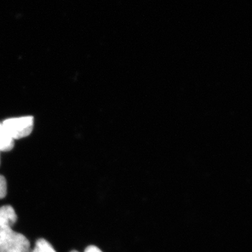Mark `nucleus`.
I'll return each mask as SVG.
<instances>
[{
	"label": "nucleus",
	"instance_id": "nucleus-2",
	"mask_svg": "<svg viewBox=\"0 0 252 252\" xmlns=\"http://www.w3.org/2000/svg\"><path fill=\"white\" fill-rule=\"evenodd\" d=\"M1 124L14 140H19L31 135L34 127V118L31 116L10 118Z\"/></svg>",
	"mask_w": 252,
	"mask_h": 252
},
{
	"label": "nucleus",
	"instance_id": "nucleus-4",
	"mask_svg": "<svg viewBox=\"0 0 252 252\" xmlns=\"http://www.w3.org/2000/svg\"><path fill=\"white\" fill-rule=\"evenodd\" d=\"M14 147V140L0 123V152H9Z\"/></svg>",
	"mask_w": 252,
	"mask_h": 252
},
{
	"label": "nucleus",
	"instance_id": "nucleus-5",
	"mask_svg": "<svg viewBox=\"0 0 252 252\" xmlns=\"http://www.w3.org/2000/svg\"><path fill=\"white\" fill-rule=\"evenodd\" d=\"M31 252H56V251L47 240L41 238L36 242L35 248Z\"/></svg>",
	"mask_w": 252,
	"mask_h": 252
},
{
	"label": "nucleus",
	"instance_id": "nucleus-6",
	"mask_svg": "<svg viewBox=\"0 0 252 252\" xmlns=\"http://www.w3.org/2000/svg\"><path fill=\"white\" fill-rule=\"evenodd\" d=\"M7 193V183L4 176L0 175V199L4 198Z\"/></svg>",
	"mask_w": 252,
	"mask_h": 252
},
{
	"label": "nucleus",
	"instance_id": "nucleus-3",
	"mask_svg": "<svg viewBox=\"0 0 252 252\" xmlns=\"http://www.w3.org/2000/svg\"><path fill=\"white\" fill-rule=\"evenodd\" d=\"M17 215L11 205L0 207V228H11L17 220Z\"/></svg>",
	"mask_w": 252,
	"mask_h": 252
},
{
	"label": "nucleus",
	"instance_id": "nucleus-8",
	"mask_svg": "<svg viewBox=\"0 0 252 252\" xmlns=\"http://www.w3.org/2000/svg\"><path fill=\"white\" fill-rule=\"evenodd\" d=\"M77 252V251H75V250H73V251H72V252Z\"/></svg>",
	"mask_w": 252,
	"mask_h": 252
},
{
	"label": "nucleus",
	"instance_id": "nucleus-7",
	"mask_svg": "<svg viewBox=\"0 0 252 252\" xmlns=\"http://www.w3.org/2000/svg\"><path fill=\"white\" fill-rule=\"evenodd\" d=\"M84 252H102L97 247L94 246V245H91L86 249Z\"/></svg>",
	"mask_w": 252,
	"mask_h": 252
},
{
	"label": "nucleus",
	"instance_id": "nucleus-1",
	"mask_svg": "<svg viewBox=\"0 0 252 252\" xmlns=\"http://www.w3.org/2000/svg\"><path fill=\"white\" fill-rule=\"evenodd\" d=\"M31 243L25 235L11 228H0V252H31Z\"/></svg>",
	"mask_w": 252,
	"mask_h": 252
}]
</instances>
